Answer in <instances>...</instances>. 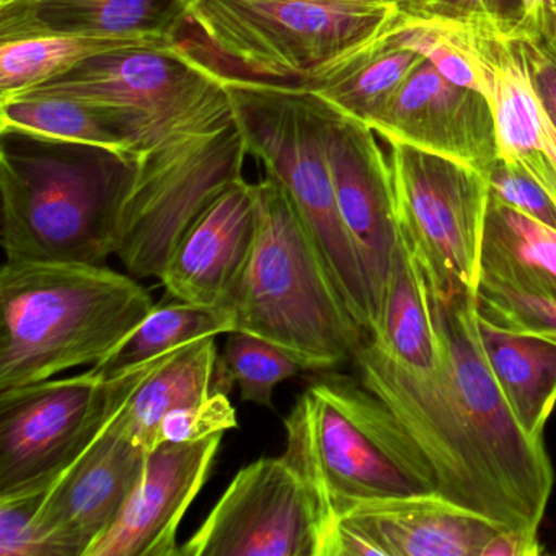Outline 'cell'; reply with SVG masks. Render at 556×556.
Returning <instances> with one entry per match:
<instances>
[{"instance_id": "26", "label": "cell", "mask_w": 556, "mask_h": 556, "mask_svg": "<svg viewBox=\"0 0 556 556\" xmlns=\"http://www.w3.org/2000/svg\"><path fill=\"white\" fill-rule=\"evenodd\" d=\"M125 116V109L119 106L64 97H15L0 103V135L92 146L135 161L136 149L126 136Z\"/></svg>"}, {"instance_id": "8", "label": "cell", "mask_w": 556, "mask_h": 556, "mask_svg": "<svg viewBox=\"0 0 556 556\" xmlns=\"http://www.w3.org/2000/svg\"><path fill=\"white\" fill-rule=\"evenodd\" d=\"M399 0H187L185 17L220 56L262 79L304 84L369 38Z\"/></svg>"}, {"instance_id": "9", "label": "cell", "mask_w": 556, "mask_h": 556, "mask_svg": "<svg viewBox=\"0 0 556 556\" xmlns=\"http://www.w3.org/2000/svg\"><path fill=\"white\" fill-rule=\"evenodd\" d=\"M165 356L113 379L87 370L0 390V496L50 488Z\"/></svg>"}, {"instance_id": "28", "label": "cell", "mask_w": 556, "mask_h": 556, "mask_svg": "<svg viewBox=\"0 0 556 556\" xmlns=\"http://www.w3.org/2000/svg\"><path fill=\"white\" fill-rule=\"evenodd\" d=\"M233 330L236 318L230 312L172 298L167 304L154 305L125 341L90 370L100 379H113L201 338L227 334Z\"/></svg>"}, {"instance_id": "3", "label": "cell", "mask_w": 556, "mask_h": 556, "mask_svg": "<svg viewBox=\"0 0 556 556\" xmlns=\"http://www.w3.org/2000/svg\"><path fill=\"white\" fill-rule=\"evenodd\" d=\"M0 136L5 260L105 265L132 161L92 146Z\"/></svg>"}, {"instance_id": "23", "label": "cell", "mask_w": 556, "mask_h": 556, "mask_svg": "<svg viewBox=\"0 0 556 556\" xmlns=\"http://www.w3.org/2000/svg\"><path fill=\"white\" fill-rule=\"evenodd\" d=\"M396 9L369 38L331 61L302 86L334 112L367 125L425 61L421 54L396 43L392 28Z\"/></svg>"}, {"instance_id": "13", "label": "cell", "mask_w": 556, "mask_h": 556, "mask_svg": "<svg viewBox=\"0 0 556 556\" xmlns=\"http://www.w3.org/2000/svg\"><path fill=\"white\" fill-rule=\"evenodd\" d=\"M439 18L451 28L490 102L500 159L529 174L556 201V126L533 87L516 28Z\"/></svg>"}, {"instance_id": "27", "label": "cell", "mask_w": 556, "mask_h": 556, "mask_svg": "<svg viewBox=\"0 0 556 556\" xmlns=\"http://www.w3.org/2000/svg\"><path fill=\"white\" fill-rule=\"evenodd\" d=\"M174 45V43H172ZM170 45L139 38L92 35H40L2 41L0 48V103L15 99L70 73L84 61L129 48H164Z\"/></svg>"}, {"instance_id": "29", "label": "cell", "mask_w": 556, "mask_h": 556, "mask_svg": "<svg viewBox=\"0 0 556 556\" xmlns=\"http://www.w3.org/2000/svg\"><path fill=\"white\" fill-rule=\"evenodd\" d=\"M219 361L233 383L239 386L243 402L268 408L273 406L276 387L304 370L281 348L240 330L227 333Z\"/></svg>"}, {"instance_id": "12", "label": "cell", "mask_w": 556, "mask_h": 556, "mask_svg": "<svg viewBox=\"0 0 556 556\" xmlns=\"http://www.w3.org/2000/svg\"><path fill=\"white\" fill-rule=\"evenodd\" d=\"M353 361L361 382L395 413L431 462L438 493L496 520L462 418L448 353L438 366L412 367L367 338Z\"/></svg>"}, {"instance_id": "21", "label": "cell", "mask_w": 556, "mask_h": 556, "mask_svg": "<svg viewBox=\"0 0 556 556\" xmlns=\"http://www.w3.org/2000/svg\"><path fill=\"white\" fill-rule=\"evenodd\" d=\"M197 58V48L181 41L164 48L113 51L84 61L70 73L18 97H64L122 109L149 106L190 77Z\"/></svg>"}, {"instance_id": "38", "label": "cell", "mask_w": 556, "mask_h": 556, "mask_svg": "<svg viewBox=\"0 0 556 556\" xmlns=\"http://www.w3.org/2000/svg\"><path fill=\"white\" fill-rule=\"evenodd\" d=\"M344 2H389V0H344Z\"/></svg>"}, {"instance_id": "40", "label": "cell", "mask_w": 556, "mask_h": 556, "mask_svg": "<svg viewBox=\"0 0 556 556\" xmlns=\"http://www.w3.org/2000/svg\"><path fill=\"white\" fill-rule=\"evenodd\" d=\"M546 43V41H545ZM548 45V43H546ZM549 48H552L553 51H555V54H556V40H555V45H548Z\"/></svg>"}, {"instance_id": "19", "label": "cell", "mask_w": 556, "mask_h": 556, "mask_svg": "<svg viewBox=\"0 0 556 556\" xmlns=\"http://www.w3.org/2000/svg\"><path fill=\"white\" fill-rule=\"evenodd\" d=\"M382 556H481L500 522L435 493L367 501L340 514Z\"/></svg>"}, {"instance_id": "22", "label": "cell", "mask_w": 556, "mask_h": 556, "mask_svg": "<svg viewBox=\"0 0 556 556\" xmlns=\"http://www.w3.org/2000/svg\"><path fill=\"white\" fill-rule=\"evenodd\" d=\"M233 386L220 364L216 337L201 338L167 354L116 413L112 425L151 451L157 445L165 416L216 392L229 395Z\"/></svg>"}, {"instance_id": "36", "label": "cell", "mask_w": 556, "mask_h": 556, "mask_svg": "<svg viewBox=\"0 0 556 556\" xmlns=\"http://www.w3.org/2000/svg\"><path fill=\"white\" fill-rule=\"evenodd\" d=\"M542 552L539 532L503 527L488 540L481 556H536Z\"/></svg>"}, {"instance_id": "14", "label": "cell", "mask_w": 556, "mask_h": 556, "mask_svg": "<svg viewBox=\"0 0 556 556\" xmlns=\"http://www.w3.org/2000/svg\"><path fill=\"white\" fill-rule=\"evenodd\" d=\"M148 448L112 421L51 484L35 530L45 556H86L112 529L144 471Z\"/></svg>"}, {"instance_id": "16", "label": "cell", "mask_w": 556, "mask_h": 556, "mask_svg": "<svg viewBox=\"0 0 556 556\" xmlns=\"http://www.w3.org/2000/svg\"><path fill=\"white\" fill-rule=\"evenodd\" d=\"M377 138L379 136L366 123L334 110L331 113L328 139L331 180L341 217L366 268L376 308V325L382 311L393 258L402 242L392 170Z\"/></svg>"}, {"instance_id": "20", "label": "cell", "mask_w": 556, "mask_h": 556, "mask_svg": "<svg viewBox=\"0 0 556 556\" xmlns=\"http://www.w3.org/2000/svg\"><path fill=\"white\" fill-rule=\"evenodd\" d=\"M187 0H17L0 8V41L92 35L177 43Z\"/></svg>"}, {"instance_id": "6", "label": "cell", "mask_w": 556, "mask_h": 556, "mask_svg": "<svg viewBox=\"0 0 556 556\" xmlns=\"http://www.w3.org/2000/svg\"><path fill=\"white\" fill-rule=\"evenodd\" d=\"M253 185L258 239L233 302L236 330L276 344L304 370L353 361L369 337L348 311L291 197L268 174Z\"/></svg>"}, {"instance_id": "11", "label": "cell", "mask_w": 556, "mask_h": 556, "mask_svg": "<svg viewBox=\"0 0 556 556\" xmlns=\"http://www.w3.org/2000/svg\"><path fill=\"white\" fill-rule=\"evenodd\" d=\"M324 506L285 457L239 470L178 556H317Z\"/></svg>"}, {"instance_id": "4", "label": "cell", "mask_w": 556, "mask_h": 556, "mask_svg": "<svg viewBox=\"0 0 556 556\" xmlns=\"http://www.w3.org/2000/svg\"><path fill=\"white\" fill-rule=\"evenodd\" d=\"M285 426L282 457L320 497L325 522L367 501L438 491V475L418 442L363 382L318 377Z\"/></svg>"}, {"instance_id": "34", "label": "cell", "mask_w": 556, "mask_h": 556, "mask_svg": "<svg viewBox=\"0 0 556 556\" xmlns=\"http://www.w3.org/2000/svg\"><path fill=\"white\" fill-rule=\"evenodd\" d=\"M403 8L458 21H490L522 27V0H399Z\"/></svg>"}, {"instance_id": "35", "label": "cell", "mask_w": 556, "mask_h": 556, "mask_svg": "<svg viewBox=\"0 0 556 556\" xmlns=\"http://www.w3.org/2000/svg\"><path fill=\"white\" fill-rule=\"evenodd\" d=\"M526 54L527 66L533 87L539 93L540 100L545 105L549 118L556 126V54L545 40L533 35L519 34Z\"/></svg>"}, {"instance_id": "17", "label": "cell", "mask_w": 556, "mask_h": 556, "mask_svg": "<svg viewBox=\"0 0 556 556\" xmlns=\"http://www.w3.org/2000/svg\"><path fill=\"white\" fill-rule=\"evenodd\" d=\"M223 435L152 447L118 519L86 556H178V527L210 478Z\"/></svg>"}, {"instance_id": "5", "label": "cell", "mask_w": 556, "mask_h": 556, "mask_svg": "<svg viewBox=\"0 0 556 556\" xmlns=\"http://www.w3.org/2000/svg\"><path fill=\"white\" fill-rule=\"evenodd\" d=\"M224 83L249 155L288 191L348 311L369 337L376 325L372 292L341 217L328 162L333 110L298 83L227 71Z\"/></svg>"}, {"instance_id": "31", "label": "cell", "mask_w": 556, "mask_h": 556, "mask_svg": "<svg viewBox=\"0 0 556 556\" xmlns=\"http://www.w3.org/2000/svg\"><path fill=\"white\" fill-rule=\"evenodd\" d=\"M483 177L491 197L556 230V201L529 174L497 159Z\"/></svg>"}, {"instance_id": "25", "label": "cell", "mask_w": 556, "mask_h": 556, "mask_svg": "<svg viewBox=\"0 0 556 556\" xmlns=\"http://www.w3.org/2000/svg\"><path fill=\"white\" fill-rule=\"evenodd\" d=\"M480 286L556 301V230L490 194Z\"/></svg>"}, {"instance_id": "1", "label": "cell", "mask_w": 556, "mask_h": 556, "mask_svg": "<svg viewBox=\"0 0 556 556\" xmlns=\"http://www.w3.org/2000/svg\"><path fill=\"white\" fill-rule=\"evenodd\" d=\"M123 109L136 155L115 255L136 278L161 279L198 217L242 180L249 149L223 67L200 53L174 92Z\"/></svg>"}, {"instance_id": "33", "label": "cell", "mask_w": 556, "mask_h": 556, "mask_svg": "<svg viewBox=\"0 0 556 556\" xmlns=\"http://www.w3.org/2000/svg\"><path fill=\"white\" fill-rule=\"evenodd\" d=\"M50 488H31L0 496V556H45L35 519Z\"/></svg>"}, {"instance_id": "18", "label": "cell", "mask_w": 556, "mask_h": 556, "mask_svg": "<svg viewBox=\"0 0 556 556\" xmlns=\"http://www.w3.org/2000/svg\"><path fill=\"white\" fill-rule=\"evenodd\" d=\"M258 239L255 185H230L185 233L161 282L170 298L232 314Z\"/></svg>"}, {"instance_id": "2", "label": "cell", "mask_w": 556, "mask_h": 556, "mask_svg": "<svg viewBox=\"0 0 556 556\" xmlns=\"http://www.w3.org/2000/svg\"><path fill=\"white\" fill-rule=\"evenodd\" d=\"M152 308L148 289L105 265L5 260L0 269V390L96 366Z\"/></svg>"}, {"instance_id": "37", "label": "cell", "mask_w": 556, "mask_h": 556, "mask_svg": "<svg viewBox=\"0 0 556 556\" xmlns=\"http://www.w3.org/2000/svg\"><path fill=\"white\" fill-rule=\"evenodd\" d=\"M522 28L519 34L533 35L548 45H555L556 0H522Z\"/></svg>"}, {"instance_id": "10", "label": "cell", "mask_w": 556, "mask_h": 556, "mask_svg": "<svg viewBox=\"0 0 556 556\" xmlns=\"http://www.w3.org/2000/svg\"><path fill=\"white\" fill-rule=\"evenodd\" d=\"M403 239L434 298L478 294L490 188L460 162L405 144H389Z\"/></svg>"}, {"instance_id": "30", "label": "cell", "mask_w": 556, "mask_h": 556, "mask_svg": "<svg viewBox=\"0 0 556 556\" xmlns=\"http://www.w3.org/2000/svg\"><path fill=\"white\" fill-rule=\"evenodd\" d=\"M478 311L507 330L536 334L556 344V301L478 286Z\"/></svg>"}, {"instance_id": "39", "label": "cell", "mask_w": 556, "mask_h": 556, "mask_svg": "<svg viewBox=\"0 0 556 556\" xmlns=\"http://www.w3.org/2000/svg\"><path fill=\"white\" fill-rule=\"evenodd\" d=\"M17 0H0V8H4V5L14 4Z\"/></svg>"}, {"instance_id": "15", "label": "cell", "mask_w": 556, "mask_h": 556, "mask_svg": "<svg viewBox=\"0 0 556 556\" xmlns=\"http://www.w3.org/2000/svg\"><path fill=\"white\" fill-rule=\"evenodd\" d=\"M387 144H405L475 168L500 159L493 110L483 92L445 79L422 61L369 119Z\"/></svg>"}, {"instance_id": "7", "label": "cell", "mask_w": 556, "mask_h": 556, "mask_svg": "<svg viewBox=\"0 0 556 556\" xmlns=\"http://www.w3.org/2000/svg\"><path fill=\"white\" fill-rule=\"evenodd\" d=\"M431 301L451 357L462 418L496 520L510 529L539 532L555 471L545 444L522 431L484 359L478 340L477 294L447 299L431 294Z\"/></svg>"}, {"instance_id": "24", "label": "cell", "mask_w": 556, "mask_h": 556, "mask_svg": "<svg viewBox=\"0 0 556 556\" xmlns=\"http://www.w3.org/2000/svg\"><path fill=\"white\" fill-rule=\"evenodd\" d=\"M478 340L510 412L530 439L543 442L556 406V344L507 330L478 311Z\"/></svg>"}, {"instance_id": "32", "label": "cell", "mask_w": 556, "mask_h": 556, "mask_svg": "<svg viewBox=\"0 0 556 556\" xmlns=\"http://www.w3.org/2000/svg\"><path fill=\"white\" fill-rule=\"evenodd\" d=\"M237 426L239 421L229 395L216 392L201 402L165 416L159 429L157 444L201 441L211 435L224 434Z\"/></svg>"}]
</instances>
